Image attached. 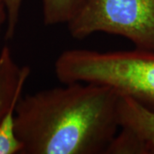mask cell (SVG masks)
<instances>
[{
	"instance_id": "cell-1",
	"label": "cell",
	"mask_w": 154,
	"mask_h": 154,
	"mask_svg": "<svg viewBox=\"0 0 154 154\" xmlns=\"http://www.w3.org/2000/svg\"><path fill=\"white\" fill-rule=\"evenodd\" d=\"M114 89L73 82L22 96L15 112L22 154H105L120 129Z\"/></svg>"
},
{
	"instance_id": "cell-2",
	"label": "cell",
	"mask_w": 154,
	"mask_h": 154,
	"mask_svg": "<svg viewBox=\"0 0 154 154\" xmlns=\"http://www.w3.org/2000/svg\"><path fill=\"white\" fill-rule=\"evenodd\" d=\"M54 71L63 84L106 86L154 112V51L69 49L57 57Z\"/></svg>"
},
{
	"instance_id": "cell-3",
	"label": "cell",
	"mask_w": 154,
	"mask_h": 154,
	"mask_svg": "<svg viewBox=\"0 0 154 154\" xmlns=\"http://www.w3.org/2000/svg\"><path fill=\"white\" fill-rule=\"evenodd\" d=\"M67 26L76 39L102 32L154 51V0H88Z\"/></svg>"
},
{
	"instance_id": "cell-4",
	"label": "cell",
	"mask_w": 154,
	"mask_h": 154,
	"mask_svg": "<svg viewBox=\"0 0 154 154\" xmlns=\"http://www.w3.org/2000/svg\"><path fill=\"white\" fill-rule=\"evenodd\" d=\"M31 72L28 65L20 66L5 45L0 51V121L11 106L19 101Z\"/></svg>"
},
{
	"instance_id": "cell-5",
	"label": "cell",
	"mask_w": 154,
	"mask_h": 154,
	"mask_svg": "<svg viewBox=\"0 0 154 154\" xmlns=\"http://www.w3.org/2000/svg\"><path fill=\"white\" fill-rule=\"evenodd\" d=\"M118 120L120 128L133 131L146 146L149 154H154V112L134 100L120 95Z\"/></svg>"
},
{
	"instance_id": "cell-6",
	"label": "cell",
	"mask_w": 154,
	"mask_h": 154,
	"mask_svg": "<svg viewBox=\"0 0 154 154\" xmlns=\"http://www.w3.org/2000/svg\"><path fill=\"white\" fill-rule=\"evenodd\" d=\"M88 0H42L43 21L46 26L68 24Z\"/></svg>"
},
{
	"instance_id": "cell-7",
	"label": "cell",
	"mask_w": 154,
	"mask_h": 154,
	"mask_svg": "<svg viewBox=\"0 0 154 154\" xmlns=\"http://www.w3.org/2000/svg\"><path fill=\"white\" fill-rule=\"evenodd\" d=\"M17 103L11 106L0 121V154H22V152L23 144L17 137L15 126V112Z\"/></svg>"
},
{
	"instance_id": "cell-8",
	"label": "cell",
	"mask_w": 154,
	"mask_h": 154,
	"mask_svg": "<svg viewBox=\"0 0 154 154\" xmlns=\"http://www.w3.org/2000/svg\"><path fill=\"white\" fill-rule=\"evenodd\" d=\"M105 154H149L143 141L130 129L121 127Z\"/></svg>"
},
{
	"instance_id": "cell-9",
	"label": "cell",
	"mask_w": 154,
	"mask_h": 154,
	"mask_svg": "<svg viewBox=\"0 0 154 154\" xmlns=\"http://www.w3.org/2000/svg\"><path fill=\"white\" fill-rule=\"evenodd\" d=\"M23 0H0V4L5 6L7 13L5 39L13 38L20 20V13Z\"/></svg>"
},
{
	"instance_id": "cell-10",
	"label": "cell",
	"mask_w": 154,
	"mask_h": 154,
	"mask_svg": "<svg viewBox=\"0 0 154 154\" xmlns=\"http://www.w3.org/2000/svg\"><path fill=\"white\" fill-rule=\"evenodd\" d=\"M6 22H7V13H6V10L5 6L2 4H0V34L2 32L3 27L6 25Z\"/></svg>"
}]
</instances>
